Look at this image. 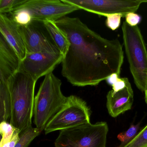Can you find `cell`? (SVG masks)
<instances>
[{
    "label": "cell",
    "mask_w": 147,
    "mask_h": 147,
    "mask_svg": "<svg viewBox=\"0 0 147 147\" xmlns=\"http://www.w3.org/2000/svg\"><path fill=\"white\" fill-rule=\"evenodd\" d=\"M69 42L62 62L61 74L74 86H95L114 74L120 75L124 60L118 39L108 40L76 18L55 22Z\"/></svg>",
    "instance_id": "6da1fadb"
},
{
    "label": "cell",
    "mask_w": 147,
    "mask_h": 147,
    "mask_svg": "<svg viewBox=\"0 0 147 147\" xmlns=\"http://www.w3.org/2000/svg\"><path fill=\"white\" fill-rule=\"evenodd\" d=\"M36 82L30 75L19 70L7 82L12 101L10 123L20 134L32 126Z\"/></svg>",
    "instance_id": "7a4b0ae2"
},
{
    "label": "cell",
    "mask_w": 147,
    "mask_h": 147,
    "mask_svg": "<svg viewBox=\"0 0 147 147\" xmlns=\"http://www.w3.org/2000/svg\"><path fill=\"white\" fill-rule=\"evenodd\" d=\"M62 82L53 73L45 76L35 98L34 123L42 131L66 104L67 97L61 90Z\"/></svg>",
    "instance_id": "3957f363"
},
{
    "label": "cell",
    "mask_w": 147,
    "mask_h": 147,
    "mask_svg": "<svg viewBox=\"0 0 147 147\" xmlns=\"http://www.w3.org/2000/svg\"><path fill=\"white\" fill-rule=\"evenodd\" d=\"M123 44L134 82L144 92L147 86V49L138 26H131L123 22L122 26Z\"/></svg>",
    "instance_id": "277c9868"
},
{
    "label": "cell",
    "mask_w": 147,
    "mask_h": 147,
    "mask_svg": "<svg viewBox=\"0 0 147 147\" xmlns=\"http://www.w3.org/2000/svg\"><path fill=\"white\" fill-rule=\"evenodd\" d=\"M109 131L105 122L91 123L60 131L55 147H107Z\"/></svg>",
    "instance_id": "5b68a950"
},
{
    "label": "cell",
    "mask_w": 147,
    "mask_h": 147,
    "mask_svg": "<svg viewBox=\"0 0 147 147\" xmlns=\"http://www.w3.org/2000/svg\"><path fill=\"white\" fill-rule=\"evenodd\" d=\"M91 113L85 100L75 95H70L63 107L46 125L45 134L89 123Z\"/></svg>",
    "instance_id": "8992f818"
},
{
    "label": "cell",
    "mask_w": 147,
    "mask_h": 147,
    "mask_svg": "<svg viewBox=\"0 0 147 147\" xmlns=\"http://www.w3.org/2000/svg\"><path fill=\"white\" fill-rule=\"evenodd\" d=\"M63 2L76 7L79 9L107 17L120 14L123 18L130 13H135L141 4L147 0H61Z\"/></svg>",
    "instance_id": "52a82bcc"
},
{
    "label": "cell",
    "mask_w": 147,
    "mask_h": 147,
    "mask_svg": "<svg viewBox=\"0 0 147 147\" xmlns=\"http://www.w3.org/2000/svg\"><path fill=\"white\" fill-rule=\"evenodd\" d=\"M21 9L28 11L33 21L41 23L45 21L55 22L67 14L80 10L61 0H26L13 11Z\"/></svg>",
    "instance_id": "ba28073f"
},
{
    "label": "cell",
    "mask_w": 147,
    "mask_h": 147,
    "mask_svg": "<svg viewBox=\"0 0 147 147\" xmlns=\"http://www.w3.org/2000/svg\"><path fill=\"white\" fill-rule=\"evenodd\" d=\"M107 80L112 87L107 95V108L110 116L116 117L131 109L133 89L127 78H120L118 75H113Z\"/></svg>",
    "instance_id": "9c48e42d"
},
{
    "label": "cell",
    "mask_w": 147,
    "mask_h": 147,
    "mask_svg": "<svg viewBox=\"0 0 147 147\" xmlns=\"http://www.w3.org/2000/svg\"><path fill=\"white\" fill-rule=\"evenodd\" d=\"M63 58L61 52L27 53L21 61L19 70L30 75L37 81L41 77L52 73L56 66L62 63Z\"/></svg>",
    "instance_id": "30bf717a"
},
{
    "label": "cell",
    "mask_w": 147,
    "mask_h": 147,
    "mask_svg": "<svg viewBox=\"0 0 147 147\" xmlns=\"http://www.w3.org/2000/svg\"><path fill=\"white\" fill-rule=\"evenodd\" d=\"M36 23L37 21L33 20L28 25H18L27 53L60 52L56 45L45 35Z\"/></svg>",
    "instance_id": "8fae6325"
},
{
    "label": "cell",
    "mask_w": 147,
    "mask_h": 147,
    "mask_svg": "<svg viewBox=\"0 0 147 147\" xmlns=\"http://www.w3.org/2000/svg\"><path fill=\"white\" fill-rule=\"evenodd\" d=\"M21 59L5 38L0 35V82L7 83L19 70Z\"/></svg>",
    "instance_id": "7c38bea8"
},
{
    "label": "cell",
    "mask_w": 147,
    "mask_h": 147,
    "mask_svg": "<svg viewBox=\"0 0 147 147\" xmlns=\"http://www.w3.org/2000/svg\"><path fill=\"white\" fill-rule=\"evenodd\" d=\"M0 32L7 42L15 51L21 61L26 56V49L18 25L5 14H0Z\"/></svg>",
    "instance_id": "4fadbf2b"
},
{
    "label": "cell",
    "mask_w": 147,
    "mask_h": 147,
    "mask_svg": "<svg viewBox=\"0 0 147 147\" xmlns=\"http://www.w3.org/2000/svg\"><path fill=\"white\" fill-rule=\"evenodd\" d=\"M42 23L60 52L65 56L70 45L66 36L57 27L55 22L45 21Z\"/></svg>",
    "instance_id": "5bb4252c"
},
{
    "label": "cell",
    "mask_w": 147,
    "mask_h": 147,
    "mask_svg": "<svg viewBox=\"0 0 147 147\" xmlns=\"http://www.w3.org/2000/svg\"><path fill=\"white\" fill-rule=\"evenodd\" d=\"M12 101L8 83L0 82V122H7L11 115Z\"/></svg>",
    "instance_id": "9a60e30c"
},
{
    "label": "cell",
    "mask_w": 147,
    "mask_h": 147,
    "mask_svg": "<svg viewBox=\"0 0 147 147\" xmlns=\"http://www.w3.org/2000/svg\"><path fill=\"white\" fill-rule=\"evenodd\" d=\"M42 131L36 127L32 126L23 131L20 134V138L14 147H28L32 142L40 135Z\"/></svg>",
    "instance_id": "2e32d148"
},
{
    "label": "cell",
    "mask_w": 147,
    "mask_h": 147,
    "mask_svg": "<svg viewBox=\"0 0 147 147\" xmlns=\"http://www.w3.org/2000/svg\"><path fill=\"white\" fill-rule=\"evenodd\" d=\"M139 128L140 123L136 125L132 124L126 131L118 134L117 138L121 143L117 147H124L129 144L137 135Z\"/></svg>",
    "instance_id": "e0dca14e"
},
{
    "label": "cell",
    "mask_w": 147,
    "mask_h": 147,
    "mask_svg": "<svg viewBox=\"0 0 147 147\" xmlns=\"http://www.w3.org/2000/svg\"><path fill=\"white\" fill-rule=\"evenodd\" d=\"M12 19L19 26L28 25L33 21L30 13L25 9L13 11L11 13Z\"/></svg>",
    "instance_id": "ac0fdd59"
},
{
    "label": "cell",
    "mask_w": 147,
    "mask_h": 147,
    "mask_svg": "<svg viewBox=\"0 0 147 147\" xmlns=\"http://www.w3.org/2000/svg\"><path fill=\"white\" fill-rule=\"evenodd\" d=\"M15 129L16 128L10 123L5 121L1 122L0 133L2 136V138L0 142V144L10 142Z\"/></svg>",
    "instance_id": "d6986e66"
},
{
    "label": "cell",
    "mask_w": 147,
    "mask_h": 147,
    "mask_svg": "<svg viewBox=\"0 0 147 147\" xmlns=\"http://www.w3.org/2000/svg\"><path fill=\"white\" fill-rule=\"evenodd\" d=\"M124 147H147V125Z\"/></svg>",
    "instance_id": "ffe728a7"
},
{
    "label": "cell",
    "mask_w": 147,
    "mask_h": 147,
    "mask_svg": "<svg viewBox=\"0 0 147 147\" xmlns=\"http://www.w3.org/2000/svg\"><path fill=\"white\" fill-rule=\"evenodd\" d=\"M26 0H0V14L11 13Z\"/></svg>",
    "instance_id": "44dd1931"
},
{
    "label": "cell",
    "mask_w": 147,
    "mask_h": 147,
    "mask_svg": "<svg viewBox=\"0 0 147 147\" xmlns=\"http://www.w3.org/2000/svg\"><path fill=\"white\" fill-rule=\"evenodd\" d=\"M106 24L112 30H115L119 27L122 16L120 14H112L107 16Z\"/></svg>",
    "instance_id": "7402d4cb"
},
{
    "label": "cell",
    "mask_w": 147,
    "mask_h": 147,
    "mask_svg": "<svg viewBox=\"0 0 147 147\" xmlns=\"http://www.w3.org/2000/svg\"><path fill=\"white\" fill-rule=\"evenodd\" d=\"M125 22L131 26H137L141 21V17L135 13L131 12L128 13L125 17Z\"/></svg>",
    "instance_id": "603a6c76"
},
{
    "label": "cell",
    "mask_w": 147,
    "mask_h": 147,
    "mask_svg": "<svg viewBox=\"0 0 147 147\" xmlns=\"http://www.w3.org/2000/svg\"><path fill=\"white\" fill-rule=\"evenodd\" d=\"M20 131L18 129H16L13 132L11 140L10 143V147H14L20 138Z\"/></svg>",
    "instance_id": "cb8c5ba5"
},
{
    "label": "cell",
    "mask_w": 147,
    "mask_h": 147,
    "mask_svg": "<svg viewBox=\"0 0 147 147\" xmlns=\"http://www.w3.org/2000/svg\"><path fill=\"white\" fill-rule=\"evenodd\" d=\"M10 143H7L4 144H0V147H10Z\"/></svg>",
    "instance_id": "d4e9b609"
},
{
    "label": "cell",
    "mask_w": 147,
    "mask_h": 147,
    "mask_svg": "<svg viewBox=\"0 0 147 147\" xmlns=\"http://www.w3.org/2000/svg\"><path fill=\"white\" fill-rule=\"evenodd\" d=\"M144 99H145V102H146V104L147 105V87L146 88V90L144 91Z\"/></svg>",
    "instance_id": "484cf974"
},
{
    "label": "cell",
    "mask_w": 147,
    "mask_h": 147,
    "mask_svg": "<svg viewBox=\"0 0 147 147\" xmlns=\"http://www.w3.org/2000/svg\"></svg>",
    "instance_id": "4316f807"
}]
</instances>
